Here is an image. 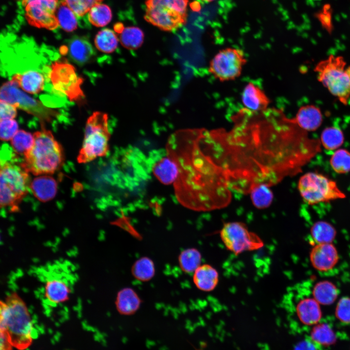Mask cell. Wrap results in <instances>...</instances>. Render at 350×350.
<instances>
[{
  "instance_id": "ab89813d",
  "label": "cell",
  "mask_w": 350,
  "mask_h": 350,
  "mask_svg": "<svg viewBox=\"0 0 350 350\" xmlns=\"http://www.w3.org/2000/svg\"><path fill=\"white\" fill-rule=\"evenodd\" d=\"M0 121L14 119L17 116V107L14 105L0 101Z\"/></svg>"
},
{
  "instance_id": "e0dca14e",
  "label": "cell",
  "mask_w": 350,
  "mask_h": 350,
  "mask_svg": "<svg viewBox=\"0 0 350 350\" xmlns=\"http://www.w3.org/2000/svg\"><path fill=\"white\" fill-rule=\"evenodd\" d=\"M241 101L245 108L257 112L266 110L270 103L264 92L252 82H249L245 87Z\"/></svg>"
},
{
  "instance_id": "8fae6325",
  "label": "cell",
  "mask_w": 350,
  "mask_h": 350,
  "mask_svg": "<svg viewBox=\"0 0 350 350\" xmlns=\"http://www.w3.org/2000/svg\"><path fill=\"white\" fill-rule=\"evenodd\" d=\"M58 0H22L25 17L29 24L54 30L59 26L56 17Z\"/></svg>"
},
{
  "instance_id": "8992f818",
  "label": "cell",
  "mask_w": 350,
  "mask_h": 350,
  "mask_svg": "<svg viewBox=\"0 0 350 350\" xmlns=\"http://www.w3.org/2000/svg\"><path fill=\"white\" fill-rule=\"evenodd\" d=\"M188 0H146L144 19L164 31L172 32L185 25Z\"/></svg>"
},
{
  "instance_id": "d4e9b609",
  "label": "cell",
  "mask_w": 350,
  "mask_h": 350,
  "mask_svg": "<svg viewBox=\"0 0 350 350\" xmlns=\"http://www.w3.org/2000/svg\"><path fill=\"white\" fill-rule=\"evenodd\" d=\"M202 255L195 248H188L182 250L178 256L179 266L187 274H193L201 265Z\"/></svg>"
},
{
  "instance_id": "3957f363",
  "label": "cell",
  "mask_w": 350,
  "mask_h": 350,
  "mask_svg": "<svg viewBox=\"0 0 350 350\" xmlns=\"http://www.w3.org/2000/svg\"><path fill=\"white\" fill-rule=\"evenodd\" d=\"M29 173L21 164L1 161L0 170V207L12 212L19 211V206L30 189Z\"/></svg>"
},
{
  "instance_id": "ba28073f",
  "label": "cell",
  "mask_w": 350,
  "mask_h": 350,
  "mask_svg": "<svg viewBox=\"0 0 350 350\" xmlns=\"http://www.w3.org/2000/svg\"><path fill=\"white\" fill-rule=\"evenodd\" d=\"M49 78L55 91L65 95L70 101H80L85 97L81 88L83 79L66 60L56 61L52 64Z\"/></svg>"
},
{
  "instance_id": "4316f807",
  "label": "cell",
  "mask_w": 350,
  "mask_h": 350,
  "mask_svg": "<svg viewBox=\"0 0 350 350\" xmlns=\"http://www.w3.org/2000/svg\"><path fill=\"white\" fill-rule=\"evenodd\" d=\"M319 140L325 149L337 150L343 144L344 135L342 131L337 127H327L322 131Z\"/></svg>"
},
{
  "instance_id": "44dd1931",
  "label": "cell",
  "mask_w": 350,
  "mask_h": 350,
  "mask_svg": "<svg viewBox=\"0 0 350 350\" xmlns=\"http://www.w3.org/2000/svg\"><path fill=\"white\" fill-rule=\"evenodd\" d=\"M141 300L137 292L130 287L121 289L117 293L115 305L118 312L122 315H131L140 308Z\"/></svg>"
},
{
  "instance_id": "d590c367",
  "label": "cell",
  "mask_w": 350,
  "mask_h": 350,
  "mask_svg": "<svg viewBox=\"0 0 350 350\" xmlns=\"http://www.w3.org/2000/svg\"><path fill=\"white\" fill-rule=\"evenodd\" d=\"M34 141V135L23 130H18L11 140L15 152L23 155L32 146Z\"/></svg>"
},
{
  "instance_id": "d6a6232c",
  "label": "cell",
  "mask_w": 350,
  "mask_h": 350,
  "mask_svg": "<svg viewBox=\"0 0 350 350\" xmlns=\"http://www.w3.org/2000/svg\"><path fill=\"white\" fill-rule=\"evenodd\" d=\"M253 205L259 209L268 208L273 199L272 192L269 186L260 184L254 187L250 192Z\"/></svg>"
},
{
  "instance_id": "e575fe53",
  "label": "cell",
  "mask_w": 350,
  "mask_h": 350,
  "mask_svg": "<svg viewBox=\"0 0 350 350\" xmlns=\"http://www.w3.org/2000/svg\"><path fill=\"white\" fill-rule=\"evenodd\" d=\"M312 341L323 346H329L335 340L334 332L326 324H321L315 326L311 332Z\"/></svg>"
},
{
  "instance_id": "484cf974",
  "label": "cell",
  "mask_w": 350,
  "mask_h": 350,
  "mask_svg": "<svg viewBox=\"0 0 350 350\" xmlns=\"http://www.w3.org/2000/svg\"><path fill=\"white\" fill-rule=\"evenodd\" d=\"M156 268L154 262L148 257H142L137 260L131 267V273L137 280L146 282L155 275Z\"/></svg>"
},
{
  "instance_id": "7a4b0ae2",
  "label": "cell",
  "mask_w": 350,
  "mask_h": 350,
  "mask_svg": "<svg viewBox=\"0 0 350 350\" xmlns=\"http://www.w3.org/2000/svg\"><path fill=\"white\" fill-rule=\"evenodd\" d=\"M41 127V130L34 133V143L24 154V161L20 164L28 173L35 175L53 174L65 160L61 144L44 125Z\"/></svg>"
},
{
  "instance_id": "ee69618b",
  "label": "cell",
  "mask_w": 350,
  "mask_h": 350,
  "mask_svg": "<svg viewBox=\"0 0 350 350\" xmlns=\"http://www.w3.org/2000/svg\"><path fill=\"white\" fill-rule=\"evenodd\" d=\"M201 0L204 2H210L213 1L215 0Z\"/></svg>"
},
{
  "instance_id": "bcb514c9",
  "label": "cell",
  "mask_w": 350,
  "mask_h": 350,
  "mask_svg": "<svg viewBox=\"0 0 350 350\" xmlns=\"http://www.w3.org/2000/svg\"><path fill=\"white\" fill-rule=\"evenodd\" d=\"M206 139V138H205ZM209 143V142H208ZM210 144V143H209ZM213 147V146H212Z\"/></svg>"
},
{
  "instance_id": "7402d4cb",
  "label": "cell",
  "mask_w": 350,
  "mask_h": 350,
  "mask_svg": "<svg viewBox=\"0 0 350 350\" xmlns=\"http://www.w3.org/2000/svg\"><path fill=\"white\" fill-rule=\"evenodd\" d=\"M296 311L299 320L308 325L317 323L322 315L319 303L314 298L300 299L297 304Z\"/></svg>"
},
{
  "instance_id": "60d3db41",
  "label": "cell",
  "mask_w": 350,
  "mask_h": 350,
  "mask_svg": "<svg viewBox=\"0 0 350 350\" xmlns=\"http://www.w3.org/2000/svg\"><path fill=\"white\" fill-rule=\"evenodd\" d=\"M309 340H304L297 345L294 350H316L315 344Z\"/></svg>"
},
{
  "instance_id": "7c38bea8",
  "label": "cell",
  "mask_w": 350,
  "mask_h": 350,
  "mask_svg": "<svg viewBox=\"0 0 350 350\" xmlns=\"http://www.w3.org/2000/svg\"><path fill=\"white\" fill-rule=\"evenodd\" d=\"M18 88L10 81L4 83L0 88V100L12 104L17 108H21L38 117L42 120L43 122L45 121H50L52 114L47 113L43 105Z\"/></svg>"
},
{
  "instance_id": "ac0fdd59",
  "label": "cell",
  "mask_w": 350,
  "mask_h": 350,
  "mask_svg": "<svg viewBox=\"0 0 350 350\" xmlns=\"http://www.w3.org/2000/svg\"><path fill=\"white\" fill-rule=\"evenodd\" d=\"M294 122L306 132L316 130L321 125L323 116L320 109L312 105L301 106L292 119Z\"/></svg>"
},
{
  "instance_id": "d6986e66",
  "label": "cell",
  "mask_w": 350,
  "mask_h": 350,
  "mask_svg": "<svg viewBox=\"0 0 350 350\" xmlns=\"http://www.w3.org/2000/svg\"><path fill=\"white\" fill-rule=\"evenodd\" d=\"M30 188L36 198L41 202H46L52 199L56 195L57 183L50 175H40L31 181Z\"/></svg>"
},
{
  "instance_id": "52a82bcc",
  "label": "cell",
  "mask_w": 350,
  "mask_h": 350,
  "mask_svg": "<svg viewBox=\"0 0 350 350\" xmlns=\"http://www.w3.org/2000/svg\"><path fill=\"white\" fill-rule=\"evenodd\" d=\"M298 189L304 201L310 205L346 198L334 180L317 172H307L301 176Z\"/></svg>"
},
{
  "instance_id": "5b68a950",
  "label": "cell",
  "mask_w": 350,
  "mask_h": 350,
  "mask_svg": "<svg viewBox=\"0 0 350 350\" xmlns=\"http://www.w3.org/2000/svg\"><path fill=\"white\" fill-rule=\"evenodd\" d=\"M107 114L96 111L87 121L84 139L77 161L87 163L106 155L109 151L110 134Z\"/></svg>"
},
{
  "instance_id": "9c48e42d",
  "label": "cell",
  "mask_w": 350,
  "mask_h": 350,
  "mask_svg": "<svg viewBox=\"0 0 350 350\" xmlns=\"http://www.w3.org/2000/svg\"><path fill=\"white\" fill-rule=\"evenodd\" d=\"M220 236L226 247L236 255L259 249L264 245L257 234L249 231L247 226L240 222L226 223L220 230Z\"/></svg>"
},
{
  "instance_id": "5bb4252c",
  "label": "cell",
  "mask_w": 350,
  "mask_h": 350,
  "mask_svg": "<svg viewBox=\"0 0 350 350\" xmlns=\"http://www.w3.org/2000/svg\"><path fill=\"white\" fill-rule=\"evenodd\" d=\"M62 277L52 276L47 278L43 286V296L48 303L52 305L68 301L71 293V287Z\"/></svg>"
},
{
  "instance_id": "f6af8a7d",
  "label": "cell",
  "mask_w": 350,
  "mask_h": 350,
  "mask_svg": "<svg viewBox=\"0 0 350 350\" xmlns=\"http://www.w3.org/2000/svg\"><path fill=\"white\" fill-rule=\"evenodd\" d=\"M200 142H201V145H202V140H201V137H200ZM200 145H201V144H200ZM201 148H202V147H201ZM221 193H222V194H223V195L227 196H226L224 193H223L221 191ZM227 197H228V196H227Z\"/></svg>"
},
{
  "instance_id": "4dcf8cb0",
  "label": "cell",
  "mask_w": 350,
  "mask_h": 350,
  "mask_svg": "<svg viewBox=\"0 0 350 350\" xmlns=\"http://www.w3.org/2000/svg\"><path fill=\"white\" fill-rule=\"evenodd\" d=\"M112 17L110 8L103 3L94 6L88 14L89 21L93 25L102 27L106 26L111 20Z\"/></svg>"
},
{
  "instance_id": "cb8c5ba5",
  "label": "cell",
  "mask_w": 350,
  "mask_h": 350,
  "mask_svg": "<svg viewBox=\"0 0 350 350\" xmlns=\"http://www.w3.org/2000/svg\"><path fill=\"white\" fill-rule=\"evenodd\" d=\"M56 17L59 26L66 32H72L77 28V16L63 0L59 1Z\"/></svg>"
},
{
  "instance_id": "8d00e7d4",
  "label": "cell",
  "mask_w": 350,
  "mask_h": 350,
  "mask_svg": "<svg viewBox=\"0 0 350 350\" xmlns=\"http://www.w3.org/2000/svg\"><path fill=\"white\" fill-rule=\"evenodd\" d=\"M74 12L77 17H82L88 14L95 5L103 0H63Z\"/></svg>"
},
{
  "instance_id": "74e56055",
  "label": "cell",
  "mask_w": 350,
  "mask_h": 350,
  "mask_svg": "<svg viewBox=\"0 0 350 350\" xmlns=\"http://www.w3.org/2000/svg\"><path fill=\"white\" fill-rule=\"evenodd\" d=\"M18 124L14 119L0 121V140L3 141L11 140L18 131Z\"/></svg>"
},
{
  "instance_id": "30bf717a",
  "label": "cell",
  "mask_w": 350,
  "mask_h": 350,
  "mask_svg": "<svg viewBox=\"0 0 350 350\" xmlns=\"http://www.w3.org/2000/svg\"><path fill=\"white\" fill-rule=\"evenodd\" d=\"M247 61L239 49L227 48L219 51L210 60L209 71L220 82L234 80L239 77Z\"/></svg>"
},
{
  "instance_id": "f35d334b",
  "label": "cell",
  "mask_w": 350,
  "mask_h": 350,
  "mask_svg": "<svg viewBox=\"0 0 350 350\" xmlns=\"http://www.w3.org/2000/svg\"><path fill=\"white\" fill-rule=\"evenodd\" d=\"M335 315L342 323H350V298H344L339 301L336 308Z\"/></svg>"
},
{
  "instance_id": "836d02e7",
  "label": "cell",
  "mask_w": 350,
  "mask_h": 350,
  "mask_svg": "<svg viewBox=\"0 0 350 350\" xmlns=\"http://www.w3.org/2000/svg\"><path fill=\"white\" fill-rule=\"evenodd\" d=\"M332 170L337 174H344L350 172V152L345 149H338L330 159Z\"/></svg>"
},
{
  "instance_id": "603a6c76",
  "label": "cell",
  "mask_w": 350,
  "mask_h": 350,
  "mask_svg": "<svg viewBox=\"0 0 350 350\" xmlns=\"http://www.w3.org/2000/svg\"><path fill=\"white\" fill-rule=\"evenodd\" d=\"M69 51L70 57L78 64L87 62L94 54L91 44L86 38L74 36L69 43Z\"/></svg>"
},
{
  "instance_id": "ffe728a7",
  "label": "cell",
  "mask_w": 350,
  "mask_h": 350,
  "mask_svg": "<svg viewBox=\"0 0 350 350\" xmlns=\"http://www.w3.org/2000/svg\"><path fill=\"white\" fill-rule=\"evenodd\" d=\"M195 286L203 292H210L217 286L219 274L217 270L208 264H201L193 274Z\"/></svg>"
},
{
  "instance_id": "83f0119b",
  "label": "cell",
  "mask_w": 350,
  "mask_h": 350,
  "mask_svg": "<svg viewBox=\"0 0 350 350\" xmlns=\"http://www.w3.org/2000/svg\"><path fill=\"white\" fill-rule=\"evenodd\" d=\"M119 39L112 30L105 28L100 31L94 39L95 46L105 53H111L117 48Z\"/></svg>"
},
{
  "instance_id": "f546056e",
  "label": "cell",
  "mask_w": 350,
  "mask_h": 350,
  "mask_svg": "<svg viewBox=\"0 0 350 350\" xmlns=\"http://www.w3.org/2000/svg\"><path fill=\"white\" fill-rule=\"evenodd\" d=\"M143 40V32L138 27H125L120 34L121 43L123 47L127 49H137L141 46Z\"/></svg>"
},
{
  "instance_id": "7bdbcfd3",
  "label": "cell",
  "mask_w": 350,
  "mask_h": 350,
  "mask_svg": "<svg viewBox=\"0 0 350 350\" xmlns=\"http://www.w3.org/2000/svg\"><path fill=\"white\" fill-rule=\"evenodd\" d=\"M124 28V27L123 24L121 23H116L114 26V30L116 32L119 34H121Z\"/></svg>"
},
{
  "instance_id": "b9f144b4",
  "label": "cell",
  "mask_w": 350,
  "mask_h": 350,
  "mask_svg": "<svg viewBox=\"0 0 350 350\" xmlns=\"http://www.w3.org/2000/svg\"><path fill=\"white\" fill-rule=\"evenodd\" d=\"M12 346L7 336L0 332V350H11Z\"/></svg>"
},
{
  "instance_id": "f1b7e54d",
  "label": "cell",
  "mask_w": 350,
  "mask_h": 350,
  "mask_svg": "<svg viewBox=\"0 0 350 350\" xmlns=\"http://www.w3.org/2000/svg\"><path fill=\"white\" fill-rule=\"evenodd\" d=\"M314 298L319 304L328 305L336 299L338 291L332 283L323 281L317 283L313 290Z\"/></svg>"
},
{
  "instance_id": "6da1fadb",
  "label": "cell",
  "mask_w": 350,
  "mask_h": 350,
  "mask_svg": "<svg viewBox=\"0 0 350 350\" xmlns=\"http://www.w3.org/2000/svg\"><path fill=\"white\" fill-rule=\"evenodd\" d=\"M0 332L8 337L12 346L22 350L31 344L34 336V327L26 303L16 292L1 300Z\"/></svg>"
},
{
  "instance_id": "277c9868",
  "label": "cell",
  "mask_w": 350,
  "mask_h": 350,
  "mask_svg": "<svg viewBox=\"0 0 350 350\" xmlns=\"http://www.w3.org/2000/svg\"><path fill=\"white\" fill-rule=\"evenodd\" d=\"M317 78L329 91L343 105L350 98V66L342 56L330 55L315 67Z\"/></svg>"
},
{
  "instance_id": "9a60e30c",
  "label": "cell",
  "mask_w": 350,
  "mask_h": 350,
  "mask_svg": "<svg viewBox=\"0 0 350 350\" xmlns=\"http://www.w3.org/2000/svg\"><path fill=\"white\" fill-rule=\"evenodd\" d=\"M38 70L29 69L23 72H17L12 76L10 82L24 90L25 92L36 94L42 91L44 88L47 80L45 76Z\"/></svg>"
},
{
  "instance_id": "4fadbf2b",
  "label": "cell",
  "mask_w": 350,
  "mask_h": 350,
  "mask_svg": "<svg viewBox=\"0 0 350 350\" xmlns=\"http://www.w3.org/2000/svg\"><path fill=\"white\" fill-rule=\"evenodd\" d=\"M147 163L148 168L160 183L170 185L175 182L178 174L177 165L166 150L153 152Z\"/></svg>"
},
{
  "instance_id": "1f68e13d",
  "label": "cell",
  "mask_w": 350,
  "mask_h": 350,
  "mask_svg": "<svg viewBox=\"0 0 350 350\" xmlns=\"http://www.w3.org/2000/svg\"><path fill=\"white\" fill-rule=\"evenodd\" d=\"M311 232L312 237L318 244L331 243L336 234L334 228L329 223L323 221L314 223Z\"/></svg>"
},
{
  "instance_id": "2e32d148",
  "label": "cell",
  "mask_w": 350,
  "mask_h": 350,
  "mask_svg": "<svg viewBox=\"0 0 350 350\" xmlns=\"http://www.w3.org/2000/svg\"><path fill=\"white\" fill-rule=\"evenodd\" d=\"M338 253L331 243L318 244L312 250L310 258L314 267L320 271L332 268L338 261Z\"/></svg>"
}]
</instances>
